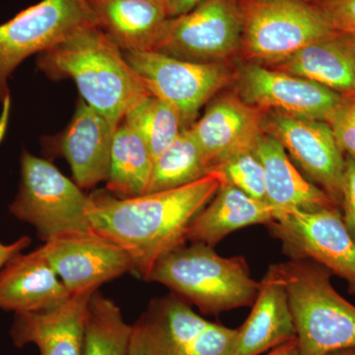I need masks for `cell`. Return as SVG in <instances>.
I'll return each instance as SVG.
<instances>
[{"mask_svg":"<svg viewBox=\"0 0 355 355\" xmlns=\"http://www.w3.org/2000/svg\"><path fill=\"white\" fill-rule=\"evenodd\" d=\"M254 153L263 164L266 202L273 216L292 209L314 212L340 207L326 191L297 171L286 149L272 135L266 132Z\"/></svg>","mask_w":355,"mask_h":355,"instance_id":"ffe728a7","label":"cell"},{"mask_svg":"<svg viewBox=\"0 0 355 355\" xmlns=\"http://www.w3.org/2000/svg\"><path fill=\"white\" fill-rule=\"evenodd\" d=\"M210 172L211 165L191 128H183L171 146L154 159L146 193L180 188Z\"/></svg>","mask_w":355,"mask_h":355,"instance_id":"d4e9b609","label":"cell"},{"mask_svg":"<svg viewBox=\"0 0 355 355\" xmlns=\"http://www.w3.org/2000/svg\"><path fill=\"white\" fill-rule=\"evenodd\" d=\"M273 210L228 182L221 184L209 205L191 222L187 240L214 247L230 233L254 224H270Z\"/></svg>","mask_w":355,"mask_h":355,"instance_id":"603a6c76","label":"cell"},{"mask_svg":"<svg viewBox=\"0 0 355 355\" xmlns=\"http://www.w3.org/2000/svg\"><path fill=\"white\" fill-rule=\"evenodd\" d=\"M190 128L212 171L226 159L254 151L266 133L265 116L239 96L227 95L210 105Z\"/></svg>","mask_w":355,"mask_h":355,"instance_id":"9a60e30c","label":"cell"},{"mask_svg":"<svg viewBox=\"0 0 355 355\" xmlns=\"http://www.w3.org/2000/svg\"><path fill=\"white\" fill-rule=\"evenodd\" d=\"M93 293L71 295L44 312L16 313L10 331L14 345L33 343L41 355H83L84 321Z\"/></svg>","mask_w":355,"mask_h":355,"instance_id":"e0dca14e","label":"cell"},{"mask_svg":"<svg viewBox=\"0 0 355 355\" xmlns=\"http://www.w3.org/2000/svg\"><path fill=\"white\" fill-rule=\"evenodd\" d=\"M327 355H355V347L354 349L338 350V352H331V354Z\"/></svg>","mask_w":355,"mask_h":355,"instance_id":"e575fe53","label":"cell"},{"mask_svg":"<svg viewBox=\"0 0 355 355\" xmlns=\"http://www.w3.org/2000/svg\"><path fill=\"white\" fill-rule=\"evenodd\" d=\"M288 295L300 355L355 347V306L336 292L331 272L311 260L275 265Z\"/></svg>","mask_w":355,"mask_h":355,"instance_id":"277c9868","label":"cell"},{"mask_svg":"<svg viewBox=\"0 0 355 355\" xmlns=\"http://www.w3.org/2000/svg\"><path fill=\"white\" fill-rule=\"evenodd\" d=\"M340 95L355 93V36L335 32L272 65Z\"/></svg>","mask_w":355,"mask_h":355,"instance_id":"44dd1931","label":"cell"},{"mask_svg":"<svg viewBox=\"0 0 355 355\" xmlns=\"http://www.w3.org/2000/svg\"><path fill=\"white\" fill-rule=\"evenodd\" d=\"M343 154L355 158V93L343 95L342 101L327 121Z\"/></svg>","mask_w":355,"mask_h":355,"instance_id":"f1b7e54d","label":"cell"},{"mask_svg":"<svg viewBox=\"0 0 355 355\" xmlns=\"http://www.w3.org/2000/svg\"><path fill=\"white\" fill-rule=\"evenodd\" d=\"M39 249L70 295L93 293L133 270L130 254L92 229L58 235Z\"/></svg>","mask_w":355,"mask_h":355,"instance_id":"7c38bea8","label":"cell"},{"mask_svg":"<svg viewBox=\"0 0 355 355\" xmlns=\"http://www.w3.org/2000/svg\"><path fill=\"white\" fill-rule=\"evenodd\" d=\"M238 0H202L189 12L168 18L153 50L193 62H221L241 50Z\"/></svg>","mask_w":355,"mask_h":355,"instance_id":"9c48e42d","label":"cell"},{"mask_svg":"<svg viewBox=\"0 0 355 355\" xmlns=\"http://www.w3.org/2000/svg\"><path fill=\"white\" fill-rule=\"evenodd\" d=\"M212 170L221 172L226 182L250 197L266 202L265 171L254 151L226 159Z\"/></svg>","mask_w":355,"mask_h":355,"instance_id":"83f0119b","label":"cell"},{"mask_svg":"<svg viewBox=\"0 0 355 355\" xmlns=\"http://www.w3.org/2000/svg\"><path fill=\"white\" fill-rule=\"evenodd\" d=\"M202 0H164L168 17H176L191 11Z\"/></svg>","mask_w":355,"mask_h":355,"instance_id":"d6a6232c","label":"cell"},{"mask_svg":"<svg viewBox=\"0 0 355 355\" xmlns=\"http://www.w3.org/2000/svg\"><path fill=\"white\" fill-rule=\"evenodd\" d=\"M266 355H300L298 349L297 338H294L279 347L270 349Z\"/></svg>","mask_w":355,"mask_h":355,"instance_id":"836d02e7","label":"cell"},{"mask_svg":"<svg viewBox=\"0 0 355 355\" xmlns=\"http://www.w3.org/2000/svg\"><path fill=\"white\" fill-rule=\"evenodd\" d=\"M19 191L10 212L35 227L44 242L74 231L90 230V198L50 161L24 150L20 158Z\"/></svg>","mask_w":355,"mask_h":355,"instance_id":"8992f818","label":"cell"},{"mask_svg":"<svg viewBox=\"0 0 355 355\" xmlns=\"http://www.w3.org/2000/svg\"><path fill=\"white\" fill-rule=\"evenodd\" d=\"M96 24L123 51L153 50L168 20L164 0H87Z\"/></svg>","mask_w":355,"mask_h":355,"instance_id":"7402d4cb","label":"cell"},{"mask_svg":"<svg viewBox=\"0 0 355 355\" xmlns=\"http://www.w3.org/2000/svg\"><path fill=\"white\" fill-rule=\"evenodd\" d=\"M237 86L238 96L256 108L326 123L343 99L320 84L256 62L239 69Z\"/></svg>","mask_w":355,"mask_h":355,"instance_id":"5bb4252c","label":"cell"},{"mask_svg":"<svg viewBox=\"0 0 355 355\" xmlns=\"http://www.w3.org/2000/svg\"><path fill=\"white\" fill-rule=\"evenodd\" d=\"M31 243L28 236H23L17 241L11 244H3L0 242V270L6 265L7 261H10L16 254H20L23 250L29 246Z\"/></svg>","mask_w":355,"mask_h":355,"instance_id":"1f68e13d","label":"cell"},{"mask_svg":"<svg viewBox=\"0 0 355 355\" xmlns=\"http://www.w3.org/2000/svg\"><path fill=\"white\" fill-rule=\"evenodd\" d=\"M146 282L168 287L205 315L253 306L261 286L252 279L246 259L224 258L214 247L200 242L166 254Z\"/></svg>","mask_w":355,"mask_h":355,"instance_id":"3957f363","label":"cell"},{"mask_svg":"<svg viewBox=\"0 0 355 355\" xmlns=\"http://www.w3.org/2000/svg\"><path fill=\"white\" fill-rule=\"evenodd\" d=\"M64 282L40 249L18 254L0 270V309L44 312L70 297Z\"/></svg>","mask_w":355,"mask_h":355,"instance_id":"ac0fdd59","label":"cell"},{"mask_svg":"<svg viewBox=\"0 0 355 355\" xmlns=\"http://www.w3.org/2000/svg\"><path fill=\"white\" fill-rule=\"evenodd\" d=\"M154 159L144 140L125 121L114 132L107 190L123 198L146 195Z\"/></svg>","mask_w":355,"mask_h":355,"instance_id":"cb8c5ba5","label":"cell"},{"mask_svg":"<svg viewBox=\"0 0 355 355\" xmlns=\"http://www.w3.org/2000/svg\"><path fill=\"white\" fill-rule=\"evenodd\" d=\"M121 121L139 133L153 159L171 146L183 130L177 110L150 93L133 103Z\"/></svg>","mask_w":355,"mask_h":355,"instance_id":"4316f807","label":"cell"},{"mask_svg":"<svg viewBox=\"0 0 355 355\" xmlns=\"http://www.w3.org/2000/svg\"><path fill=\"white\" fill-rule=\"evenodd\" d=\"M265 130L340 207L345 156L329 123L270 111Z\"/></svg>","mask_w":355,"mask_h":355,"instance_id":"4fadbf2b","label":"cell"},{"mask_svg":"<svg viewBox=\"0 0 355 355\" xmlns=\"http://www.w3.org/2000/svg\"><path fill=\"white\" fill-rule=\"evenodd\" d=\"M314 4L334 31L355 36V0H324Z\"/></svg>","mask_w":355,"mask_h":355,"instance_id":"f546056e","label":"cell"},{"mask_svg":"<svg viewBox=\"0 0 355 355\" xmlns=\"http://www.w3.org/2000/svg\"><path fill=\"white\" fill-rule=\"evenodd\" d=\"M340 207L343 221L355 240V158L349 156H345Z\"/></svg>","mask_w":355,"mask_h":355,"instance_id":"4dcf8cb0","label":"cell"},{"mask_svg":"<svg viewBox=\"0 0 355 355\" xmlns=\"http://www.w3.org/2000/svg\"><path fill=\"white\" fill-rule=\"evenodd\" d=\"M236 336L171 292L153 299L132 324L130 355H232Z\"/></svg>","mask_w":355,"mask_h":355,"instance_id":"5b68a950","label":"cell"},{"mask_svg":"<svg viewBox=\"0 0 355 355\" xmlns=\"http://www.w3.org/2000/svg\"><path fill=\"white\" fill-rule=\"evenodd\" d=\"M241 51L254 62L273 65L336 31L314 3L302 0H238Z\"/></svg>","mask_w":355,"mask_h":355,"instance_id":"52a82bcc","label":"cell"},{"mask_svg":"<svg viewBox=\"0 0 355 355\" xmlns=\"http://www.w3.org/2000/svg\"><path fill=\"white\" fill-rule=\"evenodd\" d=\"M132 331L119 306L97 291L86 309L83 355H130Z\"/></svg>","mask_w":355,"mask_h":355,"instance_id":"484cf974","label":"cell"},{"mask_svg":"<svg viewBox=\"0 0 355 355\" xmlns=\"http://www.w3.org/2000/svg\"><path fill=\"white\" fill-rule=\"evenodd\" d=\"M116 130L106 116L80 98L60 140V151L69 162L74 182L83 190L107 181Z\"/></svg>","mask_w":355,"mask_h":355,"instance_id":"2e32d148","label":"cell"},{"mask_svg":"<svg viewBox=\"0 0 355 355\" xmlns=\"http://www.w3.org/2000/svg\"><path fill=\"white\" fill-rule=\"evenodd\" d=\"M92 23L95 16L87 0H42L0 25V102L8 99L9 78L26 58Z\"/></svg>","mask_w":355,"mask_h":355,"instance_id":"ba28073f","label":"cell"},{"mask_svg":"<svg viewBox=\"0 0 355 355\" xmlns=\"http://www.w3.org/2000/svg\"><path fill=\"white\" fill-rule=\"evenodd\" d=\"M302 1L308 2V3H317V2L324 1V0H302Z\"/></svg>","mask_w":355,"mask_h":355,"instance_id":"d590c367","label":"cell"},{"mask_svg":"<svg viewBox=\"0 0 355 355\" xmlns=\"http://www.w3.org/2000/svg\"><path fill=\"white\" fill-rule=\"evenodd\" d=\"M224 182V175L212 170L193 183L139 197L97 191L89 196V223L130 254L132 272L146 282L158 261L186 244L191 222Z\"/></svg>","mask_w":355,"mask_h":355,"instance_id":"6da1fadb","label":"cell"},{"mask_svg":"<svg viewBox=\"0 0 355 355\" xmlns=\"http://www.w3.org/2000/svg\"><path fill=\"white\" fill-rule=\"evenodd\" d=\"M125 60L151 95L169 103L189 125L230 80L221 62H193L154 51H123Z\"/></svg>","mask_w":355,"mask_h":355,"instance_id":"8fae6325","label":"cell"},{"mask_svg":"<svg viewBox=\"0 0 355 355\" xmlns=\"http://www.w3.org/2000/svg\"><path fill=\"white\" fill-rule=\"evenodd\" d=\"M260 284L249 317L237 329L232 355H260L296 338L288 295L275 265Z\"/></svg>","mask_w":355,"mask_h":355,"instance_id":"d6986e66","label":"cell"},{"mask_svg":"<svg viewBox=\"0 0 355 355\" xmlns=\"http://www.w3.org/2000/svg\"><path fill=\"white\" fill-rule=\"evenodd\" d=\"M37 64L51 79L71 78L84 101L114 128L133 103L149 94L123 51L96 23L40 53Z\"/></svg>","mask_w":355,"mask_h":355,"instance_id":"7a4b0ae2","label":"cell"},{"mask_svg":"<svg viewBox=\"0 0 355 355\" xmlns=\"http://www.w3.org/2000/svg\"><path fill=\"white\" fill-rule=\"evenodd\" d=\"M268 226L291 260L319 263L345 279L355 294V240L340 209L287 210L275 214Z\"/></svg>","mask_w":355,"mask_h":355,"instance_id":"30bf717a","label":"cell"}]
</instances>
